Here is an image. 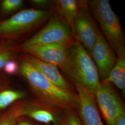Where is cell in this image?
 <instances>
[{
  "mask_svg": "<svg viewBox=\"0 0 125 125\" xmlns=\"http://www.w3.org/2000/svg\"><path fill=\"white\" fill-rule=\"evenodd\" d=\"M77 6L78 0H57L55 6V11L67 21L72 33Z\"/></svg>",
  "mask_w": 125,
  "mask_h": 125,
  "instance_id": "13",
  "label": "cell"
},
{
  "mask_svg": "<svg viewBox=\"0 0 125 125\" xmlns=\"http://www.w3.org/2000/svg\"><path fill=\"white\" fill-rule=\"evenodd\" d=\"M114 66L107 78L104 80L114 83L124 94L125 91V47L117 54Z\"/></svg>",
  "mask_w": 125,
  "mask_h": 125,
  "instance_id": "12",
  "label": "cell"
},
{
  "mask_svg": "<svg viewBox=\"0 0 125 125\" xmlns=\"http://www.w3.org/2000/svg\"><path fill=\"white\" fill-rule=\"evenodd\" d=\"M71 46L51 44L30 47L22 51L42 61L54 64L62 71L67 63Z\"/></svg>",
  "mask_w": 125,
  "mask_h": 125,
  "instance_id": "9",
  "label": "cell"
},
{
  "mask_svg": "<svg viewBox=\"0 0 125 125\" xmlns=\"http://www.w3.org/2000/svg\"><path fill=\"white\" fill-rule=\"evenodd\" d=\"M23 3L21 0H4L1 3V9L6 12L13 11L21 8Z\"/></svg>",
  "mask_w": 125,
  "mask_h": 125,
  "instance_id": "18",
  "label": "cell"
},
{
  "mask_svg": "<svg viewBox=\"0 0 125 125\" xmlns=\"http://www.w3.org/2000/svg\"><path fill=\"white\" fill-rule=\"evenodd\" d=\"M55 12V8L47 10H22L0 24V34L14 36L23 35L48 20Z\"/></svg>",
  "mask_w": 125,
  "mask_h": 125,
  "instance_id": "5",
  "label": "cell"
},
{
  "mask_svg": "<svg viewBox=\"0 0 125 125\" xmlns=\"http://www.w3.org/2000/svg\"><path fill=\"white\" fill-rule=\"evenodd\" d=\"M30 2L34 5L42 8L52 9L55 8L56 0H31Z\"/></svg>",
  "mask_w": 125,
  "mask_h": 125,
  "instance_id": "19",
  "label": "cell"
},
{
  "mask_svg": "<svg viewBox=\"0 0 125 125\" xmlns=\"http://www.w3.org/2000/svg\"><path fill=\"white\" fill-rule=\"evenodd\" d=\"M97 105L107 125H115L116 120L125 113L123 104L112 83L100 81L94 94Z\"/></svg>",
  "mask_w": 125,
  "mask_h": 125,
  "instance_id": "7",
  "label": "cell"
},
{
  "mask_svg": "<svg viewBox=\"0 0 125 125\" xmlns=\"http://www.w3.org/2000/svg\"><path fill=\"white\" fill-rule=\"evenodd\" d=\"M4 71L9 74H13L16 73L18 69L17 64L13 61L9 60L5 64Z\"/></svg>",
  "mask_w": 125,
  "mask_h": 125,
  "instance_id": "20",
  "label": "cell"
},
{
  "mask_svg": "<svg viewBox=\"0 0 125 125\" xmlns=\"http://www.w3.org/2000/svg\"><path fill=\"white\" fill-rule=\"evenodd\" d=\"M75 42L70 26L56 11L40 31L21 45L20 50L44 45L60 44L72 46Z\"/></svg>",
  "mask_w": 125,
  "mask_h": 125,
  "instance_id": "4",
  "label": "cell"
},
{
  "mask_svg": "<svg viewBox=\"0 0 125 125\" xmlns=\"http://www.w3.org/2000/svg\"><path fill=\"white\" fill-rule=\"evenodd\" d=\"M25 96L22 92L6 90L0 93V110L3 109Z\"/></svg>",
  "mask_w": 125,
  "mask_h": 125,
  "instance_id": "16",
  "label": "cell"
},
{
  "mask_svg": "<svg viewBox=\"0 0 125 125\" xmlns=\"http://www.w3.org/2000/svg\"><path fill=\"white\" fill-rule=\"evenodd\" d=\"M17 125H32L31 123L27 121H22L18 123Z\"/></svg>",
  "mask_w": 125,
  "mask_h": 125,
  "instance_id": "23",
  "label": "cell"
},
{
  "mask_svg": "<svg viewBox=\"0 0 125 125\" xmlns=\"http://www.w3.org/2000/svg\"><path fill=\"white\" fill-rule=\"evenodd\" d=\"M62 71L75 86L80 84L94 95L100 82L98 72L91 56L80 43L75 41L71 46Z\"/></svg>",
  "mask_w": 125,
  "mask_h": 125,
  "instance_id": "2",
  "label": "cell"
},
{
  "mask_svg": "<svg viewBox=\"0 0 125 125\" xmlns=\"http://www.w3.org/2000/svg\"><path fill=\"white\" fill-rule=\"evenodd\" d=\"M115 125H125V113L121 114L117 118Z\"/></svg>",
  "mask_w": 125,
  "mask_h": 125,
  "instance_id": "22",
  "label": "cell"
},
{
  "mask_svg": "<svg viewBox=\"0 0 125 125\" xmlns=\"http://www.w3.org/2000/svg\"><path fill=\"white\" fill-rule=\"evenodd\" d=\"M79 99V117L83 125H104L95 96L80 84L75 86Z\"/></svg>",
  "mask_w": 125,
  "mask_h": 125,
  "instance_id": "10",
  "label": "cell"
},
{
  "mask_svg": "<svg viewBox=\"0 0 125 125\" xmlns=\"http://www.w3.org/2000/svg\"><path fill=\"white\" fill-rule=\"evenodd\" d=\"M10 53L9 52L0 53V69L4 66L5 63L9 60Z\"/></svg>",
  "mask_w": 125,
  "mask_h": 125,
  "instance_id": "21",
  "label": "cell"
},
{
  "mask_svg": "<svg viewBox=\"0 0 125 125\" xmlns=\"http://www.w3.org/2000/svg\"><path fill=\"white\" fill-rule=\"evenodd\" d=\"M93 18L98 22L102 33L116 55L125 47V37L118 16L108 0H87Z\"/></svg>",
  "mask_w": 125,
  "mask_h": 125,
  "instance_id": "3",
  "label": "cell"
},
{
  "mask_svg": "<svg viewBox=\"0 0 125 125\" xmlns=\"http://www.w3.org/2000/svg\"><path fill=\"white\" fill-rule=\"evenodd\" d=\"M20 72L41 102L63 111L78 109L76 93L67 92L54 85L24 58Z\"/></svg>",
  "mask_w": 125,
  "mask_h": 125,
  "instance_id": "1",
  "label": "cell"
},
{
  "mask_svg": "<svg viewBox=\"0 0 125 125\" xmlns=\"http://www.w3.org/2000/svg\"><path fill=\"white\" fill-rule=\"evenodd\" d=\"M97 67L101 81L106 79L114 66L117 56L101 32H99L90 55Z\"/></svg>",
  "mask_w": 125,
  "mask_h": 125,
  "instance_id": "8",
  "label": "cell"
},
{
  "mask_svg": "<svg viewBox=\"0 0 125 125\" xmlns=\"http://www.w3.org/2000/svg\"><path fill=\"white\" fill-rule=\"evenodd\" d=\"M24 107L19 105L0 117V125H16L19 118L24 115Z\"/></svg>",
  "mask_w": 125,
  "mask_h": 125,
  "instance_id": "15",
  "label": "cell"
},
{
  "mask_svg": "<svg viewBox=\"0 0 125 125\" xmlns=\"http://www.w3.org/2000/svg\"><path fill=\"white\" fill-rule=\"evenodd\" d=\"M76 110L64 111L58 119L56 125H83L79 116L76 114Z\"/></svg>",
  "mask_w": 125,
  "mask_h": 125,
  "instance_id": "17",
  "label": "cell"
},
{
  "mask_svg": "<svg viewBox=\"0 0 125 125\" xmlns=\"http://www.w3.org/2000/svg\"><path fill=\"white\" fill-rule=\"evenodd\" d=\"M99 31L90 12L87 0H78L73 34L75 41L82 45L90 55Z\"/></svg>",
  "mask_w": 125,
  "mask_h": 125,
  "instance_id": "6",
  "label": "cell"
},
{
  "mask_svg": "<svg viewBox=\"0 0 125 125\" xmlns=\"http://www.w3.org/2000/svg\"><path fill=\"white\" fill-rule=\"evenodd\" d=\"M24 58L54 85L67 92L76 93L75 88L61 74L57 66L42 61L30 54L26 55Z\"/></svg>",
  "mask_w": 125,
  "mask_h": 125,
  "instance_id": "11",
  "label": "cell"
},
{
  "mask_svg": "<svg viewBox=\"0 0 125 125\" xmlns=\"http://www.w3.org/2000/svg\"><path fill=\"white\" fill-rule=\"evenodd\" d=\"M61 110L46 104L45 107L35 108L26 110L24 108V115H27L37 121L45 124L57 123L58 119L56 118V112Z\"/></svg>",
  "mask_w": 125,
  "mask_h": 125,
  "instance_id": "14",
  "label": "cell"
}]
</instances>
